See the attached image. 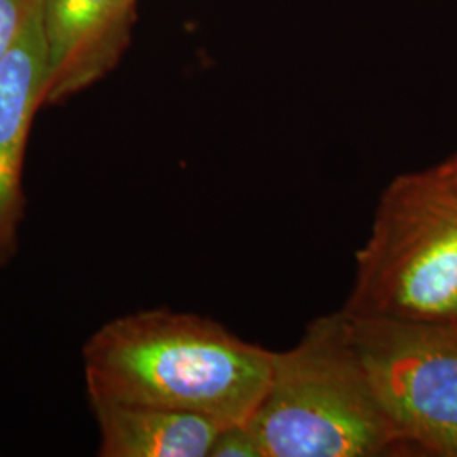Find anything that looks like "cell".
<instances>
[{"mask_svg":"<svg viewBox=\"0 0 457 457\" xmlns=\"http://www.w3.org/2000/svg\"><path fill=\"white\" fill-rule=\"evenodd\" d=\"M90 400L156 405L245 424L268 386L273 351L207 317L146 311L100 327L83 345Z\"/></svg>","mask_w":457,"mask_h":457,"instance_id":"obj_1","label":"cell"},{"mask_svg":"<svg viewBox=\"0 0 457 457\" xmlns=\"http://www.w3.org/2000/svg\"><path fill=\"white\" fill-rule=\"evenodd\" d=\"M264 457H375L403 449L344 312L315 319L273 351L262 402L245 422Z\"/></svg>","mask_w":457,"mask_h":457,"instance_id":"obj_2","label":"cell"},{"mask_svg":"<svg viewBox=\"0 0 457 457\" xmlns=\"http://www.w3.org/2000/svg\"><path fill=\"white\" fill-rule=\"evenodd\" d=\"M343 312L360 319L456 322L454 160L400 175L383 190Z\"/></svg>","mask_w":457,"mask_h":457,"instance_id":"obj_3","label":"cell"},{"mask_svg":"<svg viewBox=\"0 0 457 457\" xmlns=\"http://www.w3.org/2000/svg\"><path fill=\"white\" fill-rule=\"evenodd\" d=\"M344 315L402 447L457 457V322Z\"/></svg>","mask_w":457,"mask_h":457,"instance_id":"obj_4","label":"cell"},{"mask_svg":"<svg viewBox=\"0 0 457 457\" xmlns=\"http://www.w3.org/2000/svg\"><path fill=\"white\" fill-rule=\"evenodd\" d=\"M46 79L43 0H29L21 31L0 62V264L16 249L24 153L34 114L45 104Z\"/></svg>","mask_w":457,"mask_h":457,"instance_id":"obj_5","label":"cell"},{"mask_svg":"<svg viewBox=\"0 0 457 457\" xmlns=\"http://www.w3.org/2000/svg\"><path fill=\"white\" fill-rule=\"evenodd\" d=\"M137 0H43L48 49L45 104L71 97L120 60Z\"/></svg>","mask_w":457,"mask_h":457,"instance_id":"obj_6","label":"cell"},{"mask_svg":"<svg viewBox=\"0 0 457 457\" xmlns=\"http://www.w3.org/2000/svg\"><path fill=\"white\" fill-rule=\"evenodd\" d=\"M100 428V456L209 457L226 424L195 411L90 400Z\"/></svg>","mask_w":457,"mask_h":457,"instance_id":"obj_7","label":"cell"},{"mask_svg":"<svg viewBox=\"0 0 457 457\" xmlns=\"http://www.w3.org/2000/svg\"><path fill=\"white\" fill-rule=\"evenodd\" d=\"M209 457H264L262 445L247 424L222 427Z\"/></svg>","mask_w":457,"mask_h":457,"instance_id":"obj_8","label":"cell"},{"mask_svg":"<svg viewBox=\"0 0 457 457\" xmlns=\"http://www.w3.org/2000/svg\"><path fill=\"white\" fill-rule=\"evenodd\" d=\"M29 0H0V62L21 31Z\"/></svg>","mask_w":457,"mask_h":457,"instance_id":"obj_9","label":"cell"},{"mask_svg":"<svg viewBox=\"0 0 457 457\" xmlns=\"http://www.w3.org/2000/svg\"><path fill=\"white\" fill-rule=\"evenodd\" d=\"M451 160H454V162L457 163V153L454 154V156H453V158H451Z\"/></svg>","mask_w":457,"mask_h":457,"instance_id":"obj_10","label":"cell"},{"mask_svg":"<svg viewBox=\"0 0 457 457\" xmlns=\"http://www.w3.org/2000/svg\"><path fill=\"white\" fill-rule=\"evenodd\" d=\"M456 322H457V320H456Z\"/></svg>","mask_w":457,"mask_h":457,"instance_id":"obj_11","label":"cell"}]
</instances>
